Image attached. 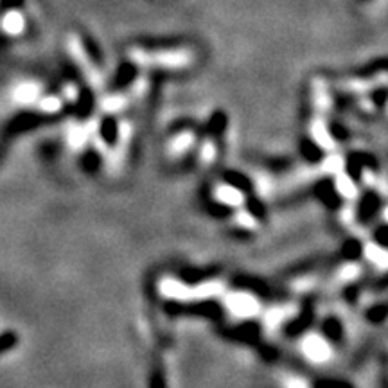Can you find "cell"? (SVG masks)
<instances>
[{"instance_id": "obj_8", "label": "cell", "mask_w": 388, "mask_h": 388, "mask_svg": "<svg viewBox=\"0 0 388 388\" xmlns=\"http://www.w3.org/2000/svg\"><path fill=\"white\" fill-rule=\"evenodd\" d=\"M212 200L218 205L225 207V209H239V207L246 205V194L243 189L230 182H218L212 187Z\"/></svg>"}, {"instance_id": "obj_9", "label": "cell", "mask_w": 388, "mask_h": 388, "mask_svg": "<svg viewBox=\"0 0 388 388\" xmlns=\"http://www.w3.org/2000/svg\"><path fill=\"white\" fill-rule=\"evenodd\" d=\"M311 104L315 110V116L327 117L335 107L333 94H331V86L324 77L317 76L311 81Z\"/></svg>"}, {"instance_id": "obj_14", "label": "cell", "mask_w": 388, "mask_h": 388, "mask_svg": "<svg viewBox=\"0 0 388 388\" xmlns=\"http://www.w3.org/2000/svg\"><path fill=\"white\" fill-rule=\"evenodd\" d=\"M65 142L68 149L74 153L83 151L86 146H90V133L86 128V122H68L65 129Z\"/></svg>"}, {"instance_id": "obj_12", "label": "cell", "mask_w": 388, "mask_h": 388, "mask_svg": "<svg viewBox=\"0 0 388 388\" xmlns=\"http://www.w3.org/2000/svg\"><path fill=\"white\" fill-rule=\"evenodd\" d=\"M387 85V74L380 72L378 76L371 77V80H365V77H353V80H345L340 83V90H344L347 94L354 95H365L372 90L380 89V86Z\"/></svg>"}, {"instance_id": "obj_26", "label": "cell", "mask_w": 388, "mask_h": 388, "mask_svg": "<svg viewBox=\"0 0 388 388\" xmlns=\"http://www.w3.org/2000/svg\"><path fill=\"white\" fill-rule=\"evenodd\" d=\"M149 92V80L146 76H140L129 86V99H144Z\"/></svg>"}, {"instance_id": "obj_6", "label": "cell", "mask_w": 388, "mask_h": 388, "mask_svg": "<svg viewBox=\"0 0 388 388\" xmlns=\"http://www.w3.org/2000/svg\"><path fill=\"white\" fill-rule=\"evenodd\" d=\"M156 291L162 299L171 300V302L187 304L194 302V295H192V284L180 281L176 277H162L160 282L156 284Z\"/></svg>"}, {"instance_id": "obj_22", "label": "cell", "mask_w": 388, "mask_h": 388, "mask_svg": "<svg viewBox=\"0 0 388 388\" xmlns=\"http://www.w3.org/2000/svg\"><path fill=\"white\" fill-rule=\"evenodd\" d=\"M24 27H26V20L18 11H9L4 18H2V29L4 33L11 36H18L24 33Z\"/></svg>"}, {"instance_id": "obj_27", "label": "cell", "mask_w": 388, "mask_h": 388, "mask_svg": "<svg viewBox=\"0 0 388 388\" xmlns=\"http://www.w3.org/2000/svg\"><path fill=\"white\" fill-rule=\"evenodd\" d=\"M340 219H342V223L347 225V227H351V225L354 223V219H356V210H354L353 203H345V207L342 209V212H340Z\"/></svg>"}, {"instance_id": "obj_28", "label": "cell", "mask_w": 388, "mask_h": 388, "mask_svg": "<svg viewBox=\"0 0 388 388\" xmlns=\"http://www.w3.org/2000/svg\"><path fill=\"white\" fill-rule=\"evenodd\" d=\"M17 344V338L13 335H2L0 336V354L6 353L8 349H11Z\"/></svg>"}, {"instance_id": "obj_2", "label": "cell", "mask_w": 388, "mask_h": 388, "mask_svg": "<svg viewBox=\"0 0 388 388\" xmlns=\"http://www.w3.org/2000/svg\"><path fill=\"white\" fill-rule=\"evenodd\" d=\"M65 45H67L68 56H71L72 62L76 63V67L81 71V74H83L85 81L90 85V89L98 90V92L107 89V80H104L103 72L94 63V59L89 54V50L85 49V45H83V40H81L80 36L76 33H71L67 36V44Z\"/></svg>"}, {"instance_id": "obj_24", "label": "cell", "mask_w": 388, "mask_h": 388, "mask_svg": "<svg viewBox=\"0 0 388 388\" xmlns=\"http://www.w3.org/2000/svg\"><path fill=\"white\" fill-rule=\"evenodd\" d=\"M254 187L259 196L270 198L273 194V191H275V183H273V180L268 174L259 173L254 180Z\"/></svg>"}, {"instance_id": "obj_7", "label": "cell", "mask_w": 388, "mask_h": 388, "mask_svg": "<svg viewBox=\"0 0 388 388\" xmlns=\"http://www.w3.org/2000/svg\"><path fill=\"white\" fill-rule=\"evenodd\" d=\"M198 144V133L194 129H182L171 135L165 142V155L169 156L171 160H180L185 155L196 147Z\"/></svg>"}, {"instance_id": "obj_10", "label": "cell", "mask_w": 388, "mask_h": 388, "mask_svg": "<svg viewBox=\"0 0 388 388\" xmlns=\"http://www.w3.org/2000/svg\"><path fill=\"white\" fill-rule=\"evenodd\" d=\"M297 313H299V309H297L295 304H277V306L268 308L266 311H261L259 317H263L266 329L277 331L281 329L286 322L293 320L297 317Z\"/></svg>"}, {"instance_id": "obj_4", "label": "cell", "mask_w": 388, "mask_h": 388, "mask_svg": "<svg viewBox=\"0 0 388 388\" xmlns=\"http://www.w3.org/2000/svg\"><path fill=\"white\" fill-rule=\"evenodd\" d=\"M133 122L128 119H121L117 124V140L116 146L108 147L104 153V162H107V169L110 173H117L121 169L122 164L126 162L128 155V146H131V138H133Z\"/></svg>"}, {"instance_id": "obj_11", "label": "cell", "mask_w": 388, "mask_h": 388, "mask_svg": "<svg viewBox=\"0 0 388 388\" xmlns=\"http://www.w3.org/2000/svg\"><path fill=\"white\" fill-rule=\"evenodd\" d=\"M309 137L322 151H335L336 149V138L331 133L329 124H327L326 117L315 116L309 122Z\"/></svg>"}, {"instance_id": "obj_15", "label": "cell", "mask_w": 388, "mask_h": 388, "mask_svg": "<svg viewBox=\"0 0 388 388\" xmlns=\"http://www.w3.org/2000/svg\"><path fill=\"white\" fill-rule=\"evenodd\" d=\"M41 98V86L36 81H24L15 89L13 92V101L18 107L27 108L35 107L38 103V99Z\"/></svg>"}, {"instance_id": "obj_20", "label": "cell", "mask_w": 388, "mask_h": 388, "mask_svg": "<svg viewBox=\"0 0 388 388\" xmlns=\"http://www.w3.org/2000/svg\"><path fill=\"white\" fill-rule=\"evenodd\" d=\"M363 257H365L371 264H374L376 268L387 270L388 254L380 243H367V245L363 246Z\"/></svg>"}, {"instance_id": "obj_23", "label": "cell", "mask_w": 388, "mask_h": 388, "mask_svg": "<svg viewBox=\"0 0 388 388\" xmlns=\"http://www.w3.org/2000/svg\"><path fill=\"white\" fill-rule=\"evenodd\" d=\"M362 277V266L358 263H345L336 270V279L342 284H351V282L358 281Z\"/></svg>"}, {"instance_id": "obj_29", "label": "cell", "mask_w": 388, "mask_h": 388, "mask_svg": "<svg viewBox=\"0 0 388 388\" xmlns=\"http://www.w3.org/2000/svg\"><path fill=\"white\" fill-rule=\"evenodd\" d=\"M311 388H353L345 383H313Z\"/></svg>"}, {"instance_id": "obj_16", "label": "cell", "mask_w": 388, "mask_h": 388, "mask_svg": "<svg viewBox=\"0 0 388 388\" xmlns=\"http://www.w3.org/2000/svg\"><path fill=\"white\" fill-rule=\"evenodd\" d=\"M335 178V191L342 200H345L347 203H354L360 196V187H358L356 180L347 173V171H342L338 173Z\"/></svg>"}, {"instance_id": "obj_25", "label": "cell", "mask_w": 388, "mask_h": 388, "mask_svg": "<svg viewBox=\"0 0 388 388\" xmlns=\"http://www.w3.org/2000/svg\"><path fill=\"white\" fill-rule=\"evenodd\" d=\"M80 98H81V92H80V86H77L76 83L68 81V83H65V85L62 86V99L65 104L74 107V104L80 103Z\"/></svg>"}, {"instance_id": "obj_1", "label": "cell", "mask_w": 388, "mask_h": 388, "mask_svg": "<svg viewBox=\"0 0 388 388\" xmlns=\"http://www.w3.org/2000/svg\"><path fill=\"white\" fill-rule=\"evenodd\" d=\"M128 59L140 68H162V71H183L196 59L194 50L189 47L176 49H142L129 47L126 53Z\"/></svg>"}, {"instance_id": "obj_3", "label": "cell", "mask_w": 388, "mask_h": 388, "mask_svg": "<svg viewBox=\"0 0 388 388\" xmlns=\"http://www.w3.org/2000/svg\"><path fill=\"white\" fill-rule=\"evenodd\" d=\"M221 306L228 317L236 318V320H254L263 311L261 299L255 297L252 291L245 290L225 291L221 295Z\"/></svg>"}, {"instance_id": "obj_13", "label": "cell", "mask_w": 388, "mask_h": 388, "mask_svg": "<svg viewBox=\"0 0 388 388\" xmlns=\"http://www.w3.org/2000/svg\"><path fill=\"white\" fill-rule=\"evenodd\" d=\"M129 101L131 99L124 92H110L99 98L98 108L103 116H121L126 112Z\"/></svg>"}, {"instance_id": "obj_17", "label": "cell", "mask_w": 388, "mask_h": 388, "mask_svg": "<svg viewBox=\"0 0 388 388\" xmlns=\"http://www.w3.org/2000/svg\"><path fill=\"white\" fill-rule=\"evenodd\" d=\"M345 165H347L345 158L335 149V151H329L324 156V160L318 165V173L326 174V176H336L338 173L345 171Z\"/></svg>"}, {"instance_id": "obj_5", "label": "cell", "mask_w": 388, "mask_h": 388, "mask_svg": "<svg viewBox=\"0 0 388 388\" xmlns=\"http://www.w3.org/2000/svg\"><path fill=\"white\" fill-rule=\"evenodd\" d=\"M333 351L335 347L331 344V340L317 331H308L300 338V353L308 358V362H327L333 356Z\"/></svg>"}, {"instance_id": "obj_18", "label": "cell", "mask_w": 388, "mask_h": 388, "mask_svg": "<svg viewBox=\"0 0 388 388\" xmlns=\"http://www.w3.org/2000/svg\"><path fill=\"white\" fill-rule=\"evenodd\" d=\"M198 162L201 165H210L218 160V142L212 137H205L198 140Z\"/></svg>"}, {"instance_id": "obj_19", "label": "cell", "mask_w": 388, "mask_h": 388, "mask_svg": "<svg viewBox=\"0 0 388 388\" xmlns=\"http://www.w3.org/2000/svg\"><path fill=\"white\" fill-rule=\"evenodd\" d=\"M36 110L40 113L47 117H53V116H58V113L63 112V108H65V103H63L62 95H56V94H49V95H44L38 99V103L35 104Z\"/></svg>"}, {"instance_id": "obj_21", "label": "cell", "mask_w": 388, "mask_h": 388, "mask_svg": "<svg viewBox=\"0 0 388 388\" xmlns=\"http://www.w3.org/2000/svg\"><path fill=\"white\" fill-rule=\"evenodd\" d=\"M234 223L241 228V230H248V232H255V230L261 227V223H259V219L254 216V212H250V210L245 209V207L236 209Z\"/></svg>"}]
</instances>
